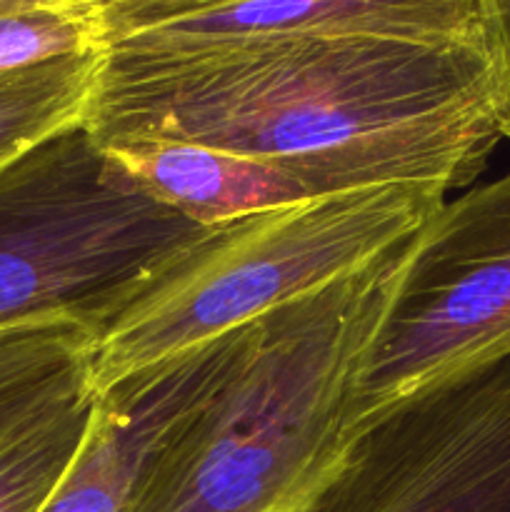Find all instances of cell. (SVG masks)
Segmentation results:
<instances>
[{
	"mask_svg": "<svg viewBox=\"0 0 510 512\" xmlns=\"http://www.w3.org/2000/svg\"><path fill=\"white\" fill-rule=\"evenodd\" d=\"M83 128L98 145L180 140L265 160L313 198L388 183L450 193L503 140L485 45L370 35L103 53Z\"/></svg>",
	"mask_w": 510,
	"mask_h": 512,
	"instance_id": "obj_1",
	"label": "cell"
},
{
	"mask_svg": "<svg viewBox=\"0 0 510 512\" xmlns=\"http://www.w3.org/2000/svg\"><path fill=\"white\" fill-rule=\"evenodd\" d=\"M410 245L250 323L228 378L165 450L140 512H313L358 440V380Z\"/></svg>",
	"mask_w": 510,
	"mask_h": 512,
	"instance_id": "obj_2",
	"label": "cell"
},
{
	"mask_svg": "<svg viewBox=\"0 0 510 512\" xmlns=\"http://www.w3.org/2000/svg\"><path fill=\"white\" fill-rule=\"evenodd\" d=\"M445 195L438 185L388 183L218 225L93 340L90 393L368 268L413 240Z\"/></svg>",
	"mask_w": 510,
	"mask_h": 512,
	"instance_id": "obj_3",
	"label": "cell"
},
{
	"mask_svg": "<svg viewBox=\"0 0 510 512\" xmlns=\"http://www.w3.org/2000/svg\"><path fill=\"white\" fill-rule=\"evenodd\" d=\"M213 230L133 188L83 125L63 130L0 168V330L95 340Z\"/></svg>",
	"mask_w": 510,
	"mask_h": 512,
	"instance_id": "obj_4",
	"label": "cell"
},
{
	"mask_svg": "<svg viewBox=\"0 0 510 512\" xmlns=\"http://www.w3.org/2000/svg\"><path fill=\"white\" fill-rule=\"evenodd\" d=\"M510 360V170L445 200L410 245L353 405L355 435L430 388Z\"/></svg>",
	"mask_w": 510,
	"mask_h": 512,
	"instance_id": "obj_5",
	"label": "cell"
},
{
	"mask_svg": "<svg viewBox=\"0 0 510 512\" xmlns=\"http://www.w3.org/2000/svg\"><path fill=\"white\" fill-rule=\"evenodd\" d=\"M313 512H510V360L360 430Z\"/></svg>",
	"mask_w": 510,
	"mask_h": 512,
	"instance_id": "obj_6",
	"label": "cell"
},
{
	"mask_svg": "<svg viewBox=\"0 0 510 512\" xmlns=\"http://www.w3.org/2000/svg\"><path fill=\"white\" fill-rule=\"evenodd\" d=\"M103 35L125 55L345 35L485 45L480 0H128L103 10Z\"/></svg>",
	"mask_w": 510,
	"mask_h": 512,
	"instance_id": "obj_7",
	"label": "cell"
},
{
	"mask_svg": "<svg viewBox=\"0 0 510 512\" xmlns=\"http://www.w3.org/2000/svg\"><path fill=\"white\" fill-rule=\"evenodd\" d=\"M248 328L95 395L88 433L40 512H140L165 450L228 378Z\"/></svg>",
	"mask_w": 510,
	"mask_h": 512,
	"instance_id": "obj_8",
	"label": "cell"
},
{
	"mask_svg": "<svg viewBox=\"0 0 510 512\" xmlns=\"http://www.w3.org/2000/svg\"><path fill=\"white\" fill-rule=\"evenodd\" d=\"M100 148L133 188L203 228L313 198L285 170L208 145L130 140Z\"/></svg>",
	"mask_w": 510,
	"mask_h": 512,
	"instance_id": "obj_9",
	"label": "cell"
},
{
	"mask_svg": "<svg viewBox=\"0 0 510 512\" xmlns=\"http://www.w3.org/2000/svg\"><path fill=\"white\" fill-rule=\"evenodd\" d=\"M93 335L70 323L0 330V448L90 393Z\"/></svg>",
	"mask_w": 510,
	"mask_h": 512,
	"instance_id": "obj_10",
	"label": "cell"
},
{
	"mask_svg": "<svg viewBox=\"0 0 510 512\" xmlns=\"http://www.w3.org/2000/svg\"><path fill=\"white\" fill-rule=\"evenodd\" d=\"M100 65L103 53L0 70V168L83 125Z\"/></svg>",
	"mask_w": 510,
	"mask_h": 512,
	"instance_id": "obj_11",
	"label": "cell"
},
{
	"mask_svg": "<svg viewBox=\"0 0 510 512\" xmlns=\"http://www.w3.org/2000/svg\"><path fill=\"white\" fill-rule=\"evenodd\" d=\"M95 395H83L0 448V512H40L88 433Z\"/></svg>",
	"mask_w": 510,
	"mask_h": 512,
	"instance_id": "obj_12",
	"label": "cell"
},
{
	"mask_svg": "<svg viewBox=\"0 0 510 512\" xmlns=\"http://www.w3.org/2000/svg\"><path fill=\"white\" fill-rule=\"evenodd\" d=\"M98 53L103 13L90 0H0V70Z\"/></svg>",
	"mask_w": 510,
	"mask_h": 512,
	"instance_id": "obj_13",
	"label": "cell"
},
{
	"mask_svg": "<svg viewBox=\"0 0 510 512\" xmlns=\"http://www.w3.org/2000/svg\"><path fill=\"white\" fill-rule=\"evenodd\" d=\"M483 5L485 45L498 83L500 135L510 140V0H480Z\"/></svg>",
	"mask_w": 510,
	"mask_h": 512,
	"instance_id": "obj_14",
	"label": "cell"
},
{
	"mask_svg": "<svg viewBox=\"0 0 510 512\" xmlns=\"http://www.w3.org/2000/svg\"><path fill=\"white\" fill-rule=\"evenodd\" d=\"M90 3H95L100 8V13L108 8H113V5H120V3H128V0H90Z\"/></svg>",
	"mask_w": 510,
	"mask_h": 512,
	"instance_id": "obj_15",
	"label": "cell"
}]
</instances>
